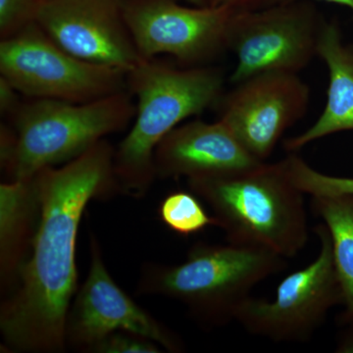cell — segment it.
I'll list each match as a JSON object with an SVG mask.
<instances>
[{"label": "cell", "mask_w": 353, "mask_h": 353, "mask_svg": "<svg viewBox=\"0 0 353 353\" xmlns=\"http://www.w3.org/2000/svg\"><path fill=\"white\" fill-rule=\"evenodd\" d=\"M115 150L105 139L60 168L34 176L41 212L31 254L0 310L4 345L14 352L61 353L78 285L77 236L88 203L121 194Z\"/></svg>", "instance_id": "6da1fadb"}, {"label": "cell", "mask_w": 353, "mask_h": 353, "mask_svg": "<svg viewBox=\"0 0 353 353\" xmlns=\"http://www.w3.org/2000/svg\"><path fill=\"white\" fill-rule=\"evenodd\" d=\"M127 90L137 97L134 124L114 152V173L121 194L145 196L157 176V145L183 121L215 108L225 92L218 67H183L141 59L127 73Z\"/></svg>", "instance_id": "7a4b0ae2"}, {"label": "cell", "mask_w": 353, "mask_h": 353, "mask_svg": "<svg viewBox=\"0 0 353 353\" xmlns=\"http://www.w3.org/2000/svg\"><path fill=\"white\" fill-rule=\"evenodd\" d=\"M187 181L210 208L229 243L264 248L285 259L305 248L304 194L290 181L284 160L221 178Z\"/></svg>", "instance_id": "3957f363"}, {"label": "cell", "mask_w": 353, "mask_h": 353, "mask_svg": "<svg viewBox=\"0 0 353 353\" xmlns=\"http://www.w3.org/2000/svg\"><path fill=\"white\" fill-rule=\"evenodd\" d=\"M287 265L285 257L264 248L229 243H197L182 263H145L137 290L182 303L206 328L236 321L241 306L262 281Z\"/></svg>", "instance_id": "277c9868"}, {"label": "cell", "mask_w": 353, "mask_h": 353, "mask_svg": "<svg viewBox=\"0 0 353 353\" xmlns=\"http://www.w3.org/2000/svg\"><path fill=\"white\" fill-rule=\"evenodd\" d=\"M127 90L97 101L75 103L34 99L13 116L15 154L6 172L10 181L32 178L46 167L67 163L108 134L126 129L136 116Z\"/></svg>", "instance_id": "5b68a950"}, {"label": "cell", "mask_w": 353, "mask_h": 353, "mask_svg": "<svg viewBox=\"0 0 353 353\" xmlns=\"http://www.w3.org/2000/svg\"><path fill=\"white\" fill-rule=\"evenodd\" d=\"M0 76L26 97L85 103L127 88V72L74 57L36 21L0 41Z\"/></svg>", "instance_id": "8992f818"}, {"label": "cell", "mask_w": 353, "mask_h": 353, "mask_svg": "<svg viewBox=\"0 0 353 353\" xmlns=\"http://www.w3.org/2000/svg\"><path fill=\"white\" fill-rule=\"evenodd\" d=\"M325 23L308 1L234 9L227 32L228 51L236 57L230 81L234 85L265 72L299 74L318 57Z\"/></svg>", "instance_id": "52a82bcc"}, {"label": "cell", "mask_w": 353, "mask_h": 353, "mask_svg": "<svg viewBox=\"0 0 353 353\" xmlns=\"http://www.w3.org/2000/svg\"><path fill=\"white\" fill-rule=\"evenodd\" d=\"M314 232L320 240L314 261L287 276L272 301L252 296L239 309L236 321L248 333L276 343H304L332 308L343 304L328 229L320 224Z\"/></svg>", "instance_id": "ba28073f"}, {"label": "cell", "mask_w": 353, "mask_h": 353, "mask_svg": "<svg viewBox=\"0 0 353 353\" xmlns=\"http://www.w3.org/2000/svg\"><path fill=\"white\" fill-rule=\"evenodd\" d=\"M122 11L143 59L167 54L181 66H208L228 51L233 7H187L176 0H122Z\"/></svg>", "instance_id": "9c48e42d"}, {"label": "cell", "mask_w": 353, "mask_h": 353, "mask_svg": "<svg viewBox=\"0 0 353 353\" xmlns=\"http://www.w3.org/2000/svg\"><path fill=\"white\" fill-rule=\"evenodd\" d=\"M234 85L216 104L218 120L246 152L265 162L307 112L310 88L299 74L288 72H265Z\"/></svg>", "instance_id": "30bf717a"}, {"label": "cell", "mask_w": 353, "mask_h": 353, "mask_svg": "<svg viewBox=\"0 0 353 353\" xmlns=\"http://www.w3.org/2000/svg\"><path fill=\"white\" fill-rule=\"evenodd\" d=\"M90 267L87 280L77 292L65 323L66 348L92 352L109 334L129 332L150 339L169 352H183L185 343L178 334L157 321L128 296L104 264L101 245L90 234Z\"/></svg>", "instance_id": "8fae6325"}, {"label": "cell", "mask_w": 353, "mask_h": 353, "mask_svg": "<svg viewBox=\"0 0 353 353\" xmlns=\"http://www.w3.org/2000/svg\"><path fill=\"white\" fill-rule=\"evenodd\" d=\"M34 21L60 48L85 61L128 73L143 59L122 0H39Z\"/></svg>", "instance_id": "7c38bea8"}, {"label": "cell", "mask_w": 353, "mask_h": 353, "mask_svg": "<svg viewBox=\"0 0 353 353\" xmlns=\"http://www.w3.org/2000/svg\"><path fill=\"white\" fill-rule=\"evenodd\" d=\"M262 163L220 120L190 121L169 132L154 152L157 178H221Z\"/></svg>", "instance_id": "4fadbf2b"}, {"label": "cell", "mask_w": 353, "mask_h": 353, "mask_svg": "<svg viewBox=\"0 0 353 353\" xmlns=\"http://www.w3.org/2000/svg\"><path fill=\"white\" fill-rule=\"evenodd\" d=\"M318 57L329 73L327 101L321 115L306 131L285 139L287 152L296 153L317 139L336 132L353 131V43L343 41L336 20L325 23Z\"/></svg>", "instance_id": "5bb4252c"}, {"label": "cell", "mask_w": 353, "mask_h": 353, "mask_svg": "<svg viewBox=\"0 0 353 353\" xmlns=\"http://www.w3.org/2000/svg\"><path fill=\"white\" fill-rule=\"evenodd\" d=\"M41 203L34 176L0 185V281L8 296L31 254Z\"/></svg>", "instance_id": "9a60e30c"}, {"label": "cell", "mask_w": 353, "mask_h": 353, "mask_svg": "<svg viewBox=\"0 0 353 353\" xmlns=\"http://www.w3.org/2000/svg\"><path fill=\"white\" fill-rule=\"evenodd\" d=\"M313 211L332 240L334 266L343 294V323L353 328V196H312Z\"/></svg>", "instance_id": "2e32d148"}, {"label": "cell", "mask_w": 353, "mask_h": 353, "mask_svg": "<svg viewBox=\"0 0 353 353\" xmlns=\"http://www.w3.org/2000/svg\"><path fill=\"white\" fill-rule=\"evenodd\" d=\"M158 213L160 220L171 231L182 236L199 233L208 227H217V221L208 215L194 192H172L162 201Z\"/></svg>", "instance_id": "e0dca14e"}, {"label": "cell", "mask_w": 353, "mask_h": 353, "mask_svg": "<svg viewBox=\"0 0 353 353\" xmlns=\"http://www.w3.org/2000/svg\"><path fill=\"white\" fill-rule=\"evenodd\" d=\"M284 161L290 181L304 194L311 196H353V178L323 174L309 166L296 153H290Z\"/></svg>", "instance_id": "ac0fdd59"}, {"label": "cell", "mask_w": 353, "mask_h": 353, "mask_svg": "<svg viewBox=\"0 0 353 353\" xmlns=\"http://www.w3.org/2000/svg\"><path fill=\"white\" fill-rule=\"evenodd\" d=\"M39 0H0V37L8 38L34 21Z\"/></svg>", "instance_id": "d6986e66"}, {"label": "cell", "mask_w": 353, "mask_h": 353, "mask_svg": "<svg viewBox=\"0 0 353 353\" xmlns=\"http://www.w3.org/2000/svg\"><path fill=\"white\" fill-rule=\"evenodd\" d=\"M161 348L145 336L118 331L99 341L90 353H160Z\"/></svg>", "instance_id": "ffe728a7"}, {"label": "cell", "mask_w": 353, "mask_h": 353, "mask_svg": "<svg viewBox=\"0 0 353 353\" xmlns=\"http://www.w3.org/2000/svg\"><path fill=\"white\" fill-rule=\"evenodd\" d=\"M20 92L14 88L12 83L0 76V112L6 117L12 118L19 110L22 102Z\"/></svg>", "instance_id": "44dd1931"}, {"label": "cell", "mask_w": 353, "mask_h": 353, "mask_svg": "<svg viewBox=\"0 0 353 353\" xmlns=\"http://www.w3.org/2000/svg\"><path fill=\"white\" fill-rule=\"evenodd\" d=\"M287 1L290 0H209V6H228L236 10H250Z\"/></svg>", "instance_id": "7402d4cb"}, {"label": "cell", "mask_w": 353, "mask_h": 353, "mask_svg": "<svg viewBox=\"0 0 353 353\" xmlns=\"http://www.w3.org/2000/svg\"><path fill=\"white\" fill-rule=\"evenodd\" d=\"M339 352H353V336H347L341 341Z\"/></svg>", "instance_id": "603a6c76"}, {"label": "cell", "mask_w": 353, "mask_h": 353, "mask_svg": "<svg viewBox=\"0 0 353 353\" xmlns=\"http://www.w3.org/2000/svg\"><path fill=\"white\" fill-rule=\"evenodd\" d=\"M316 1L326 2V3L338 4V6H345L353 13V0H316Z\"/></svg>", "instance_id": "cb8c5ba5"}, {"label": "cell", "mask_w": 353, "mask_h": 353, "mask_svg": "<svg viewBox=\"0 0 353 353\" xmlns=\"http://www.w3.org/2000/svg\"><path fill=\"white\" fill-rule=\"evenodd\" d=\"M194 6L203 7L209 6V0H187Z\"/></svg>", "instance_id": "d4e9b609"}]
</instances>
